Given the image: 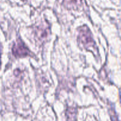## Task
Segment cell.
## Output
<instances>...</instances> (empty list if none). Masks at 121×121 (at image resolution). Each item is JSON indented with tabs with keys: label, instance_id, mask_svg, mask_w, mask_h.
<instances>
[{
	"label": "cell",
	"instance_id": "4",
	"mask_svg": "<svg viewBox=\"0 0 121 121\" xmlns=\"http://www.w3.org/2000/svg\"><path fill=\"white\" fill-rule=\"evenodd\" d=\"M63 4L69 9H77L81 5V0H63Z\"/></svg>",
	"mask_w": 121,
	"mask_h": 121
},
{
	"label": "cell",
	"instance_id": "1",
	"mask_svg": "<svg viewBox=\"0 0 121 121\" xmlns=\"http://www.w3.org/2000/svg\"><path fill=\"white\" fill-rule=\"evenodd\" d=\"M78 41L82 44L86 49L95 50L96 45L93 39L90 30L85 26L80 28L78 34Z\"/></svg>",
	"mask_w": 121,
	"mask_h": 121
},
{
	"label": "cell",
	"instance_id": "3",
	"mask_svg": "<svg viewBox=\"0 0 121 121\" xmlns=\"http://www.w3.org/2000/svg\"><path fill=\"white\" fill-rule=\"evenodd\" d=\"M46 26L45 27H43V26L40 25V26H38L36 29V35L37 36V39L39 40H42L43 39H46L47 35V32L48 29Z\"/></svg>",
	"mask_w": 121,
	"mask_h": 121
},
{
	"label": "cell",
	"instance_id": "2",
	"mask_svg": "<svg viewBox=\"0 0 121 121\" xmlns=\"http://www.w3.org/2000/svg\"><path fill=\"white\" fill-rule=\"evenodd\" d=\"M13 54L16 57H22L30 55V50L20 39L14 43L13 47Z\"/></svg>",
	"mask_w": 121,
	"mask_h": 121
},
{
	"label": "cell",
	"instance_id": "8",
	"mask_svg": "<svg viewBox=\"0 0 121 121\" xmlns=\"http://www.w3.org/2000/svg\"><path fill=\"white\" fill-rule=\"evenodd\" d=\"M23 1H26V0H23Z\"/></svg>",
	"mask_w": 121,
	"mask_h": 121
},
{
	"label": "cell",
	"instance_id": "6",
	"mask_svg": "<svg viewBox=\"0 0 121 121\" xmlns=\"http://www.w3.org/2000/svg\"><path fill=\"white\" fill-rule=\"evenodd\" d=\"M120 102H121V92L120 93Z\"/></svg>",
	"mask_w": 121,
	"mask_h": 121
},
{
	"label": "cell",
	"instance_id": "7",
	"mask_svg": "<svg viewBox=\"0 0 121 121\" xmlns=\"http://www.w3.org/2000/svg\"><path fill=\"white\" fill-rule=\"evenodd\" d=\"M0 66H1V52H0Z\"/></svg>",
	"mask_w": 121,
	"mask_h": 121
},
{
	"label": "cell",
	"instance_id": "5",
	"mask_svg": "<svg viewBox=\"0 0 121 121\" xmlns=\"http://www.w3.org/2000/svg\"><path fill=\"white\" fill-rule=\"evenodd\" d=\"M110 115H111L113 121H118V120L116 118V113H115V111H114L113 109H111L110 110Z\"/></svg>",
	"mask_w": 121,
	"mask_h": 121
}]
</instances>
